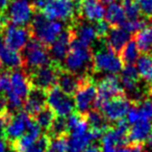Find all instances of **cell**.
Instances as JSON below:
<instances>
[{"label": "cell", "mask_w": 152, "mask_h": 152, "mask_svg": "<svg viewBox=\"0 0 152 152\" xmlns=\"http://www.w3.org/2000/svg\"><path fill=\"white\" fill-rule=\"evenodd\" d=\"M72 39H73V34L71 29L69 28V26L66 25L65 29L59 34L56 40L49 47V52L53 61L63 65L66 56L70 51Z\"/></svg>", "instance_id": "cell-14"}, {"label": "cell", "mask_w": 152, "mask_h": 152, "mask_svg": "<svg viewBox=\"0 0 152 152\" xmlns=\"http://www.w3.org/2000/svg\"><path fill=\"white\" fill-rule=\"evenodd\" d=\"M85 116L87 119L88 125H89V129L97 132L101 137L104 134V132H106L113 126L112 123L105 118L101 110L97 107L89 110Z\"/></svg>", "instance_id": "cell-19"}, {"label": "cell", "mask_w": 152, "mask_h": 152, "mask_svg": "<svg viewBox=\"0 0 152 152\" xmlns=\"http://www.w3.org/2000/svg\"><path fill=\"white\" fill-rule=\"evenodd\" d=\"M131 100V99H130ZM135 104L137 110L140 114V119L141 120H148L151 121L152 119V100L150 98H145V99L139 100H131Z\"/></svg>", "instance_id": "cell-29"}, {"label": "cell", "mask_w": 152, "mask_h": 152, "mask_svg": "<svg viewBox=\"0 0 152 152\" xmlns=\"http://www.w3.org/2000/svg\"><path fill=\"white\" fill-rule=\"evenodd\" d=\"M31 117L23 110L11 113L2 132V137L7 144H12L27 131V124Z\"/></svg>", "instance_id": "cell-9"}, {"label": "cell", "mask_w": 152, "mask_h": 152, "mask_svg": "<svg viewBox=\"0 0 152 152\" xmlns=\"http://www.w3.org/2000/svg\"><path fill=\"white\" fill-rule=\"evenodd\" d=\"M141 53H152V24L132 34Z\"/></svg>", "instance_id": "cell-24"}, {"label": "cell", "mask_w": 152, "mask_h": 152, "mask_svg": "<svg viewBox=\"0 0 152 152\" xmlns=\"http://www.w3.org/2000/svg\"><path fill=\"white\" fill-rule=\"evenodd\" d=\"M76 112L86 115L89 110L96 108L98 100V91L96 80L93 75L81 76L79 87L74 94Z\"/></svg>", "instance_id": "cell-5"}, {"label": "cell", "mask_w": 152, "mask_h": 152, "mask_svg": "<svg viewBox=\"0 0 152 152\" xmlns=\"http://www.w3.org/2000/svg\"><path fill=\"white\" fill-rule=\"evenodd\" d=\"M47 105L56 116L65 118L76 110L74 97L64 93L58 86H55L47 91Z\"/></svg>", "instance_id": "cell-8"}, {"label": "cell", "mask_w": 152, "mask_h": 152, "mask_svg": "<svg viewBox=\"0 0 152 152\" xmlns=\"http://www.w3.org/2000/svg\"><path fill=\"white\" fill-rule=\"evenodd\" d=\"M115 152H145V146H144V144L131 143L130 142L127 145L116 149Z\"/></svg>", "instance_id": "cell-34"}, {"label": "cell", "mask_w": 152, "mask_h": 152, "mask_svg": "<svg viewBox=\"0 0 152 152\" xmlns=\"http://www.w3.org/2000/svg\"><path fill=\"white\" fill-rule=\"evenodd\" d=\"M94 26H95V30H96V34H97L98 38H106L110 26L105 20L102 19V20H100V21L95 22Z\"/></svg>", "instance_id": "cell-33"}, {"label": "cell", "mask_w": 152, "mask_h": 152, "mask_svg": "<svg viewBox=\"0 0 152 152\" xmlns=\"http://www.w3.org/2000/svg\"><path fill=\"white\" fill-rule=\"evenodd\" d=\"M137 4H139L140 11L150 25L152 24V0H137Z\"/></svg>", "instance_id": "cell-32"}, {"label": "cell", "mask_w": 152, "mask_h": 152, "mask_svg": "<svg viewBox=\"0 0 152 152\" xmlns=\"http://www.w3.org/2000/svg\"><path fill=\"white\" fill-rule=\"evenodd\" d=\"M23 56V69L27 73L51 63L49 48L36 39L31 38L21 51Z\"/></svg>", "instance_id": "cell-6"}, {"label": "cell", "mask_w": 152, "mask_h": 152, "mask_svg": "<svg viewBox=\"0 0 152 152\" xmlns=\"http://www.w3.org/2000/svg\"><path fill=\"white\" fill-rule=\"evenodd\" d=\"M66 70L79 76L93 75V53L90 46L72 39L69 53L63 63Z\"/></svg>", "instance_id": "cell-2"}, {"label": "cell", "mask_w": 152, "mask_h": 152, "mask_svg": "<svg viewBox=\"0 0 152 152\" xmlns=\"http://www.w3.org/2000/svg\"><path fill=\"white\" fill-rule=\"evenodd\" d=\"M96 85H97L98 91V100L97 106H96L97 108L102 102L117 96L126 94L121 83L119 74H107L101 80L96 83Z\"/></svg>", "instance_id": "cell-11"}, {"label": "cell", "mask_w": 152, "mask_h": 152, "mask_svg": "<svg viewBox=\"0 0 152 152\" xmlns=\"http://www.w3.org/2000/svg\"><path fill=\"white\" fill-rule=\"evenodd\" d=\"M80 79H81V76L72 73V72L68 71V70H66L63 67L58 74L57 86L67 95L74 96L77 88L79 87Z\"/></svg>", "instance_id": "cell-20"}, {"label": "cell", "mask_w": 152, "mask_h": 152, "mask_svg": "<svg viewBox=\"0 0 152 152\" xmlns=\"http://www.w3.org/2000/svg\"><path fill=\"white\" fill-rule=\"evenodd\" d=\"M47 105V92L32 87L24 102L23 110L30 117H34Z\"/></svg>", "instance_id": "cell-17"}, {"label": "cell", "mask_w": 152, "mask_h": 152, "mask_svg": "<svg viewBox=\"0 0 152 152\" xmlns=\"http://www.w3.org/2000/svg\"><path fill=\"white\" fill-rule=\"evenodd\" d=\"M5 13L11 23L18 26H28L34 17V10L27 0H11Z\"/></svg>", "instance_id": "cell-12"}, {"label": "cell", "mask_w": 152, "mask_h": 152, "mask_svg": "<svg viewBox=\"0 0 152 152\" xmlns=\"http://www.w3.org/2000/svg\"><path fill=\"white\" fill-rule=\"evenodd\" d=\"M0 61L2 67L9 71L23 68V56L21 52L10 48L5 44L2 34H0Z\"/></svg>", "instance_id": "cell-16"}, {"label": "cell", "mask_w": 152, "mask_h": 152, "mask_svg": "<svg viewBox=\"0 0 152 152\" xmlns=\"http://www.w3.org/2000/svg\"><path fill=\"white\" fill-rule=\"evenodd\" d=\"M63 65L55 61H51L50 64L36 69L34 71L29 72L28 74L31 86L38 89L48 91L51 88L57 86V78Z\"/></svg>", "instance_id": "cell-7"}, {"label": "cell", "mask_w": 152, "mask_h": 152, "mask_svg": "<svg viewBox=\"0 0 152 152\" xmlns=\"http://www.w3.org/2000/svg\"><path fill=\"white\" fill-rule=\"evenodd\" d=\"M81 152H102V149H101V146L97 145V144H91V145L88 146Z\"/></svg>", "instance_id": "cell-38"}, {"label": "cell", "mask_w": 152, "mask_h": 152, "mask_svg": "<svg viewBox=\"0 0 152 152\" xmlns=\"http://www.w3.org/2000/svg\"><path fill=\"white\" fill-rule=\"evenodd\" d=\"M124 7L125 15H126L127 20H130V21H137V20L143 19V16L140 11L139 4H137V1H133V2H127V3H121Z\"/></svg>", "instance_id": "cell-30"}, {"label": "cell", "mask_w": 152, "mask_h": 152, "mask_svg": "<svg viewBox=\"0 0 152 152\" xmlns=\"http://www.w3.org/2000/svg\"><path fill=\"white\" fill-rule=\"evenodd\" d=\"M90 47L93 53L94 74L102 72L108 74H120L124 68V64L120 55L110 48L106 38H97Z\"/></svg>", "instance_id": "cell-1"}, {"label": "cell", "mask_w": 152, "mask_h": 152, "mask_svg": "<svg viewBox=\"0 0 152 152\" xmlns=\"http://www.w3.org/2000/svg\"><path fill=\"white\" fill-rule=\"evenodd\" d=\"M42 13L49 20L71 24L81 18L80 0H46Z\"/></svg>", "instance_id": "cell-4"}, {"label": "cell", "mask_w": 152, "mask_h": 152, "mask_svg": "<svg viewBox=\"0 0 152 152\" xmlns=\"http://www.w3.org/2000/svg\"><path fill=\"white\" fill-rule=\"evenodd\" d=\"M7 147H9V144L5 142L4 139L0 140V152H7Z\"/></svg>", "instance_id": "cell-40"}, {"label": "cell", "mask_w": 152, "mask_h": 152, "mask_svg": "<svg viewBox=\"0 0 152 152\" xmlns=\"http://www.w3.org/2000/svg\"><path fill=\"white\" fill-rule=\"evenodd\" d=\"M104 18H105L104 20L110 24V27H113V26H120V27H122L123 24L127 20L123 5L120 4V3L115 2L110 3L108 5L107 10L105 11Z\"/></svg>", "instance_id": "cell-22"}, {"label": "cell", "mask_w": 152, "mask_h": 152, "mask_svg": "<svg viewBox=\"0 0 152 152\" xmlns=\"http://www.w3.org/2000/svg\"><path fill=\"white\" fill-rule=\"evenodd\" d=\"M90 129L86 133L78 135H69L68 139V152H81L94 142Z\"/></svg>", "instance_id": "cell-23"}, {"label": "cell", "mask_w": 152, "mask_h": 152, "mask_svg": "<svg viewBox=\"0 0 152 152\" xmlns=\"http://www.w3.org/2000/svg\"><path fill=\"white\" fill-rule=\"evenodd\" d=\"M137 69L141 79L150 83L152 79V53H142L137 61Z\"/></svg>", "instance_id": "cell-25"}, {"label": "cell", "mask_w": 152, "mask_h": 152, "mask_svg": "<svg viewBox=\"0 0 152 152\" xmlns=\"http://www.w3.org/2000/svg\"><path fill=\"white\" fill-rule=\"evenodd\" d=\"M119 55H120L124 66L134 65V63H137V58L140 56V50L137 48V42H135L133 37H131L130 40L126 43V45L124 46V48L122 49Z\"/></svg>", "instance_id": "cell-26"}, {"label": "cell", "mask_w": 152, "mask_h": 152, "mask_svg": "<svg viewBox=\"0 0 152 152\" xmlns=\"http://www.w3.org/2000/svg\"><path fill=\"white\" fill-rule=\"evenodd\" d=\"M10 23L11 21H10L7 13H0V34H2V32L4 31V29Z\"/></svg>", "instance_id": "cell-36"}, {"label": "cell", "mask_w": 152, "mask_h": 152, "mask_svg": "<svg viewBox=\"0 0 152 152\" xmlns=\"http://www.w3.org/2000/svg\"><path fill=\"white\" fill-rule=\"evenodd\" d=\"M152 131V122L148 120H140L132 124L128 131V139L131 143H139L145 145Z\"/></svg>", "instance_id": "cell-21"}, {"label": "cell", "mask_w": 152, "mask_h": 152, "mask_svg": "<svg viewBox=\"0 0 152 152\" xmlns=\"http://www.w3.org/2000/svg\"><path fill=\"white\" fill-rule=\"evenodd\" d=\"M55 117H56V115L54 114V112H53L48 105H46L43 110H41L38 114H36L34 117H31V118L34 119V122L41 127L42 130L47 132V131L49 130V128H50L51 124H52Z\"/></svg>", "instance_id": "cell-27"}, {"label": "cell", "mask_w": 152, "mask_h": 152, "mask_svg": "<svg viewBox=\"0 0 152 152\" xmlns=\"http://www.w3.org/2000/svg\"><path fill=\"white\" fill-rule=\"evenodd\" d=\"M11 0H0V13H5Z\"/></svg>", "instance_id": "cell-39"}, {"label": "cell", "mask_w": 152, "mask_h": 152, "mask_svg": "<svg viewBox=\"0 0 152 152\" xmlns=\"http://www.w3.org/2000/svg\"><path fill=\"white\" fill-rule=\"evenodd\" d=\"M1 139H3V137H2V135L0 134V140H1Z\"/></svg>", "instance_id": "cell-43"}, {"label": "cell", "mask_w": 152, "mask_h": 152, "mask_svg": "<svg viewBox=\"0 0 152 152\" xmlns=\"http://www.w3.org/2000/svg\"><path fill=\"white\" fill-rule=\"evenodd\" d=\"M147 91H148V96L149 98L152 97V81L147 83Z\"/></svg>", "instance_id": "cell-41"}, {"label": "cell", "mask_w": 152, "mask_h": 152, "mask_svg": "<svg viewBox=\"0 0 152 152\" xmlns=\"http://www.w3.org/2000/svg\"><path fill=\"white\" fill-rule=\"evenodd\" d=\"M9 105H7V98L4 93H0V114L7 115L9 114Z\"/></svg>", "instance_id": "cell-35"}, {"label": "cell", "mask_w": 152, "mask_h": 152, "mask_svg": "<svg viewBox=\"0 0 152 152\" xmlns=\"http://www.w3.org/2000/svg\"><path fill=\"white\" fill-rule=\"evenodd\" d=\"M46 133L50 137H61V135L69 134V132H68L67 118L56 116L54 118V120H53L49 130L47 131Z\"/></svg>", "instance_id": "cell-28"}, {"label": "cell", "mask_w": 152, "mask_h": 152, "mask_svg": "<svg viewBox=\"0 0 152 152\" xmlns=\"http://www.w3.org/2000/svg\"><path fill=\"white\" fill-rule=\"evenodd\" d=\"M31 32V38L40 41L49 48L66 26L56 20H49L40 11H36L28 25Z\"/></svg>", "instance_id": "cell-3"}, {"label": "cell", "mask_w": 152, "mask_h": 152, "mask_svg": "<svg viewBox=\"0 0 152 152\" xmlns=\"http://www.w3.org/2000/svg\"><path fill=\"white\" fill-rule=\"evenodd\" d=\"M151 81H152V79H151Z\"/></svg>", "instance_id": "cell-44"}, {"label": "cell", "mask_w": 152, "mask_h": 152, "mask_svg": "<svg viewBox=\"0 0 152 152\" xmlns=\"http://www.w3.org/2000/svg\"><path fill=\"white\" fill-rule=\"evenodd\" d=\"M11 115V112L7 115H1L0 114V134L2 135V132H3V129H4L5 125L7 123V120H9V117Z\"/></svg>", "instance_id": "cell-37"}, {"label": "cell", "mask_w": 152, "mask_h": 152, "mask_svg": "<svg viewBox=\"0 0 152 152\" xmlns=\"http://www.w3.org/2000/svg\"><path fill=\"white\" fill-rule=\"evenodd\" d=\"M131 37H132V34L123 27L113 26L108 30V34L106 36V42L114 52H116L117 54H120V52L124 48L126 43L131 39Z\"/></svg>", "instance_id": "cell-18"}, {"label": "cell", "mask_w": 152, "mask_h": 152, "mask_svg": "<svg viewBox=\"0 0 152 152\" xmlns=\"http://www.w3.org/2000/svg\"><path fill=\"white\" fill-rule=\"evenodd\" d=\"M10 79H11V90L25 102L32 88L28 74L23 68L16 69L10 72Z\"/></svg>", "instance_id": "cell-15"}, {"label": "cell", "mask_w": 152, "mask_h": 152, "mask_svg": "<svg viewBox=\"0 0 152 152\" xmlns=\"http://www.w3.org/2000/svg\"><path fill=\"white\" fill-rule=\"evenodd\" d=\"M68 139L69 134L50 137L49 150L53 152H68Z\"/></svg>", "instance_id": "cell-31"}, {"label": "cell", "mask_w": 152, "mask_h": 152, "mask_svg": "<svg viewBox=\"0 0 152 152\" xmlns=\"http://www.w3.org/2000/svg\"><path fill=\"white\" fill-rule=\"evenodd\" d=\"M131 106L130 98L127 97L126 94L114 97L112 99H108L106 101L102 102L98 108L102 112V114L105 116V118L112 122L123 119L128 113L129 108Z\"/></svg>", "instance_id": "cell-10"}, {"label": "cell", "mask_w": 152, "mask_h": 152, "mask_svg": "<svg viewBox=\"0 0 152 152\" xmlns=\"http://www.w3.org/2000/svg\"><path fill=\"white\" fill-rule=\"evenodd\" d=\"M2 37L10 48L21 52L31 39V32L28 26H18L10 23L2 32Z\"/></svg>", "instance_id": "cell-13"}, {"label": "cell", "mask_w": 152, "mask_h": 152, "mask_svg": "<svg viewBox=\"0 0 152 152\" xmlns=\"http://www.w3.org/2000/svg\"><path fill=\"white\" fill-rule=\"evenodd\" d=\"M133 1H137V0H122V3H127V2H133Z\"/></svg>", "instance_id": "cell-42"}]
</instances>
